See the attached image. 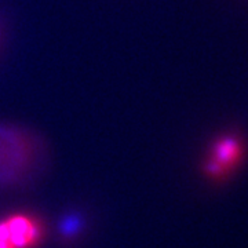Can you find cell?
I'll return each instance as SVG.
<instances>
[{"label":"cell","mask_w":248,"mask_h":248,"mask_svg":"<svg viewBox=\"0 0 248 248\" xmlns=\"http://www.w3.org/2000/svg\"><path fill=\"white\" fill-rule=\"evenodd\" d=\"M86 228V221L84 217L78 211L75 213H68L62 217L58 225V232H60V239L65 247H69L75 244L78 239L81 236V233Z\"/></svg>","instance_id":"4"},{"label":"cell","mask_w":248,"mask_h":248,"mask_svg":"<svg viewBox=\"0 0 248 248\" xmlns=\"http://www.w3.org/2000/svg\"><path fill=\"white\" fill-rule=\"evenodd\" d=\"M45 146L36 135L14 124L0 123V189L25 185L43 170Z\"/></svg>","instance_id":"1"},{"label":"cell","mask_w":248,"mask_h":248,"mask_svg":"<svg viewBox=\"0 0 248 248\" xmlns=\"http://www.w3.org/2000/svg\"><path fill=\"white\" fill-rule=\"evenodd\" d=\"M244 145L234 135H223L214 141L203 171L214 181L225 179L243 160Z\"/></svg>","instance_id":"2"},{"label":"cell","mask_w":248,"mask_h":248,"mask_svg":"<svg viewBox=\"0 0 248 248\" xmlns=\"http://www.w3.org/2000/svg\"><path fill=\"white\" fill-rule=\"evenodd\" d=\"M13 248H36L45 239V226L39 218L27 214H14L4 219Z\"/></svg>","instance_id":"3"}]
</instances>
